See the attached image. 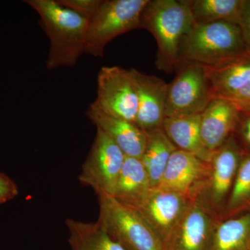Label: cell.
Returning <instances> with one entry per match:
<instances>
[{"mask_svg": "<svg viewBox=\"0 0 250 250\" xmlns=\"http://www.w3.org/2000/svg\"><path fill=\"white\" fill-rule=\"evenodd\" d=\"M195 24L225 22L238 25L243 0H188Z\"/></svg>", "mask_w": 250, "mask_h": 250, "instance_id": "obj_22", "label": "cell"}, {"mask_svg": "<svg viewBox=\"0 0 250 250\" xmlns=\"http://www.w3.org/2000/svg\"><path fill=\"white\" fill-rule=\"evenodd\" d=\"M246 54L238 25L225 22L194 24L179 47V62L215 67Z\"/></svg>", "mask_w": 250, "mask_h": 250, "instance_id": "obj_3", "label": "cell"}, {"mask_svg": "<svg viewBox=\"0 0 250 250\" xmlns=\"http://www.w3.org/2000/svg\"><path fill=\"white\" fill-rule=\"evenodd\" d=\"M149 0H102L89 22L85 53L103 57L106 46L118 36L141 29V15Z\"/></svg>", "mask_w": 250, "mask_h": 250, "instance_id": "obj_5", "label": "cell"}, {"mask_svg": "<svg viewBox=\"0 0 250 250\" xmlns=\"http://www.w3.org/2000/svg\"><path fill=\"white\" fill-rule=\"evenodd\" d=\"M18 194V187L14 181L0 172V205L12 200Z\"/></svg>", "mask_w": 250, "mask_h": 250, "instance_id": "obj_27", "label": "cell"}, {"mask_svg": "<svg viewBox=\"0 0 250 250\" xmlns=\"http://www.w3.org/2000/svg\"><path fill=\"white\" fill-rule=\"evenodd\" d=\"M246 109H250V108H246Z\"/></svg>", "mask_w": 250, "mask_h": 250, "instance_id": "obj_28", "label": "cell"}, {"mask_svg": "<svg viewBox=\"0 0 250 250\" xmlns=\"http://www.w3.org/2000/svg\"><path fill=\"white\" fill-rule=\"evenodd\" d=\"M210 169V163L190 153L177 149L171 156L157 187L194 200L203 191Z\"/></svg>", "mask_w": 250, "mask_h": 250, "instance_id": "obj_11", "label": "cell"}, {"mask_svg": "<svg viewBox=\"0 0 250 250\" xmlns=\"http://www.w3.org/2000/svg\"><path fill=\"white\" fill-rule=\"evenodd\" d=\"M246 152L234 134L213 154L210 174L200 196L213 211L221 217L232 189L240 164Z\"/></svg>", "mask_w": 250, "mask_h": 250, "instance_id": "obj_9", "label": "cell"}, {"mask_svg": "<svg viewBox=\"0 0 250 250\" xmlns=\"http://www.w3.org/2000/svg\"><path fill=\"white\" fill-rule=\"evenodd\" d=\"M97 223L126 250H164V243L139 210L114 197H99Z\"/></svg>", "mask_w": 250, "mask_h": 250, "instance_id": "obj_4", "label": "cell"}, {"mask_svg": "<svg viewBox=\"0 0 250 250\" xmlns=\"http://www.w3.org/2000/svg\"><path fill=\"white\" fill-rule=\"evenodd\" d=\"M72 250H126L113 239L98 223L67 219Z\"/></svg>", "mask_w": 250, "mask_h": 250, "instance_id": "obj_21", "label": "cell"}, {"mask_svg": "<svg viewBox=\"0 0 250 250\" xmlns=\"http://www.w3.org/2000/svg\"><path fill=\"white\" fill-rule=\"evenodd\" d=\"M152 188L141 159L126 156L113 197L121 203L139 210L149 197Z\"/></svg>", "mask_w": 250, "mask_h": 250, "instance_id": "obj_17", "label": "cell"}, {"mask_svg": "<svg viewBox=\"0 0 250 250\" xmlns=\"http://www.w3.org/2000/svg\"><path fill=\"white\" fill-rule=\"evenodd\" d=\"M208 250H250V213L219 220Z\"/></svg>", "mask_w": 250, "mask_h": 250, "instance_id": "obj_20", "label": "cell"}, {"mask_svg": "<svg viewBox=\"0 0 250 250\" xmlns=\"http://www.w3.org/2000/svg\"><path fill=\"white\" fill-rule=\"evenodd\" d=\"M175 72L167 86L166 118L201 114L213 99L207 67L179 62Z\"/></svg>", "mask_w": 250, "mask_h": 250, "instance_id": "obj_6", "label": "cell"}, {"mask_svg": "<svg viewBox=\"0 0 250 250\" xmlns=\"http://www.w3.org/2000/svg\"><path fill=\"white\" fill-rule=\"evenodd\" d=\"M250 213V153H246L220 220Z\"/></svg>", "mask_w": 250, "mask_h": 250, "instance_id": "obj_23", "label": "cell"}, {"mask_svg": "<svg viewBox=\"0 0 250 250\" xmlns=\"http://www.w3.org/2000/svg\"><path fill=\"white\" fill-rule=\"evenodd\" d=\"M162 128L177 149L194 154L206 162H210L214 153L208 151L202 141L200 115L166 118Z\"/></svg>", "mask_w": 250, "mask_h": 250, "instance_id": "obj_18", "label": "cell"}, {"mask_svg": "<svg viewBox=\"0 0 250 250\" xmlns=\"http://www.w3.org/2000/svg\"><path fill=\"white\" fill-rule=\"evenodd\" d=\"M24 2L40 16V24L50 42L47 70L73 67L85 53L89 21L57 0H27Z\"/></svg>", "mask_w": 250, "mask_h": 250, "instance_id": "obj_1", "label": "cell"}, {"mask_svg": "<svg viewBox=\"0 0 250 250\" xmlns=\"http://www.w3.org/2000/svg\"><path fill=\"white\" fill-rule=\"evenodd\" d=\"M147 143L141 161L153 188L160 184L171 156L177 148L167 137L162 127L146 131Z\"/></svg>", "mask_w": 250, "mask_h": 250, "instance_id": "obj_19", "label": "cell"}, {"mask_svg": "<svg viewBox=\"0 0 250 250\" xmlns=\"http://www.w3.org/2000/svg\"><path fill=\"white\" fill-rule=\"evenodd\" d=\"M87 116L97 128L103 130L116 143L125 155L141 159L146 149L147 135L135 123L102 111L93 104Z\"/></svg>", "mask_w": 250, "mask_h": 250, "instance_id": "obj_16", "label": "cell"}, {"mask_svg": "<svg viewBox=\"0 0 250 250\" xmlns=\"http://www.w3.org/2000/svg\"><path fill=\"white\" fill-rule=\"evenodd\" d=\"M238 27L241 30L246 54L250 55V0H243Z\"/></svg>", "mask_w": 250, "mask_h": 250, "instance_id": "obj_26", "label": "cell"}, {"mask_svg": "<svg viewBox=\"0 0 250 250\" xmlns=\"http://www.w3.org/2000/svg\"><path fill=\"white\" fill-rule=\"evenodd\" d=\"M125 157L113 140L97 128L93 146L82 166L81 183L92 188L99 197L114 196Z\"/></svg>", "mask_w": 250, "mask_h": 250, "instance_id": "obj_7", "label": "cell"}, {"mask_svg": "<svg viewBox=\"0 0 250 250\" xmlns=\"http://www.w3.org/2000/svg\"><path fill=\"white\" fill-rule=\"evenodd\" d=\"M220 218L200 197L192 200L164 243V250H208Z\"/></svg>", "mask_w": 250, "mask_h": 250, "instance_id": "obj_10", "label": "cell"}, {"mask_svg": "<svg viewBox=\"0 0 250 250\" xmlns=\"http://www.w3.org/2000/svg\"><path fill=\"white\" fill-rule=\"evenodd\" d=\"M97 98L93 104L102 111L136 124L137 92L129 69L104 66L98 75Z\"/></svg>", "mask_w": 250, "mask_h": 250, "instance_id": "obj_8", "label": "cell"}, {"mask_svg": "<svg viewBox=\"0 0 250 250\" xmlns=\"http://www.w3.org/2000/svg\"><path fill=\"white\" fill-rule=\"evenodd\" d=\"M241 108L223 98H213L200 114V134L206 148L214 153L236 129Z\"/></svg>", "mask_w": 250, "mask_h": 250, "instance_id": "obj_15", "label": "cell"}, {"mask_svg": "<svg viewBox=\"0 0 250 250\" xmlns=\"http://www.w3.org/2000/svg\"><path fill=\"white\" fill-rule=\"evenodd\" d=\"M192 200L177 192L155 187L138 210L164 243Z\"/></svg>", "mask_w": 250, "mask_h": 250, "instance_id": "obj_13", "label": "cell"}, {"mask_svg": "<svg viewBox=\"0 0 250 250\" xmlns=\"http://www.w3.org/2000/svg\"><path fill=\"white\" fill-rule=\"evenodd\" d=\"M207 70L213 98L229 100L241 108H250V54Z\"/></svg>", "mask_w": 250, "mask_h": 250, "instance_id": "obj_12", "label": "cell"}, {"mask_svg": "<svg viewBox=\"0 0 250 250\" xmlns=\"http://www.w3.org/2000/svg\"><path fill=\"white\" fill-rule=\"evenodd\" d=\"M139 100L136 125L144 131L162 127L168 83L154 75L129 69Z\"/></svg>", "mask_w": 250, "mask_h": 250, "instance_id": "obj_14", "label": "cell"}, {"mask_svg": "<svg viewBox=\"0 0 250 250\" xmlns=\"http://www.w3.org/2000/svg\"><path fill=\"white\" fill-rule=\"evenodd\" d=\"M140 24L157 42L158 70L175 72L181 41L195 24L188 0H149L141 13Z\"/></svg>", "mask_w": 250, "mask_h": 250, "instance_id": "obj_2", "label": "cell"}, {"mask_svg": "<svg viewBox=\"0 0 250 250\" xmlns=\"http://www.w3.org/2000/svg\"><path fill=\"white\" fill-rule=\"evenodd\" d=\"M57 1L90 22L98 12L102 0H57Z\"/></svg>", "mask_w": 250, "mask_h": 250, "instance_id": "obj_24", "label": "cell"}, {"mask_svg": "<svg viewBox=\"0 0 250 250\" xmlns=\"http://www.w3.org/2000/svg\"><path fill=\"white\" fill-rule=\"evenodd\" d=\"M233 134L245 152L250 153V109L241 108L239 118Z\"/></svg>", "mask_w": 250, "mask_h": 250, "instance_id": "obj_25", "label": "cell"}]
</instances>
